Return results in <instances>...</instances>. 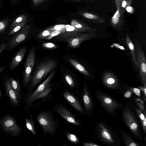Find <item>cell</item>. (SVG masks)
I'll use <instances>...</instances> for the list:
<instances>
[{
	"mask_svg": "<svg viewBox=\"0 0 146 146\" xmlns=\"http://www.w3.org/2000/svg\"><path fill=\"white\" fill-rule=\"evenodd\" d=\"M36 120L43 129L44 135L54 136L56 134L60 122L49 110H44L36 115Z\"/></svg>",
	"mask_w": 146,
	"mask_h": 146,
	"instance_id": "6da1fadb",
	"label": "cell"
},
{
	"mask_svg": "<svg viewBox=\"0 0 146 146\" xmlns=\"http://www.w3.org/2000/svg\"><path fill=\"white\" fill-rule=\"evenodd\" d=\"M57 64L56 61L51 59L41 62L35 72L26 94L32 92L38 83L56 67Z\"/></svg>",
	"mask_w": 146,
	"mask_h": 146,
	"instance_id": "7a4b0ae2",
	"label": "cell"
},
{
	"mask_svg": "<svg viewBox=\"0 0 146 146\" xmlns=\"http://www.w3.org/2000/svg\"><path fill=\"white\" fill-rule=\"evenodd\" d=\"M95 128L96 133L102 143L110 146H118L120 140L117 133L105 123L100 122Z\"/></svg>",
	"mask_w": 146,
	"mask_h": 146,
	"instance_id": "3957f363",
	"label": "cell"
},
{
	"mask_svg": "<svg viewBox=\"0 0 146 146\" xmlns=\"http://www.w3.org/2000/svg\"><path fill=\"white\" fill-rule=\"evenodd\" d=\"M96 35L94 33H81L79 32H66L60 34L58 38L67 42L70 47L75 48L78 47L83 41L93 38Z\"/></svg>",
	"mask_w": 146,
	"mask_h": 146,
	"instance_id": "277c9868",
	"label": "cell"
},
{
	"mask_svg": "<svg viewBox=\"0 0 146 146\" xmlns=\"http://www.w3.org/2000/svg\"><path fill=\"white\" fill-rule=\"evenodd\" d=\"M0 123L1 127L5 133L14 137L20 136L22 128L14 117L6 115L1 119Z\"/></svg>",
	"mask_w": 146,
	"mask_h": 146,
	"instance_id": "5b68a950",
	"label": "cell"
},
{
	"mask_svg": "<svg viewBox=\"0 0 146 146\" xmlns=\"http://www.w3.org/2000/svg\"><path fill=\"white\" fill-rule=\"evenodd\" d=\"M96 98L105 110L110 114L116 117L118 115L115 110L121 109L122 105L112 98L103 92H96Z\"/></svg>",
	"mask_w": 146,
	"mask_h": 146,
	"instance_id": "8992f818",
	"label": "cell"
},
{
	"mask_svg": "<svg viewBox=\"0 0 146 146\" xmlns=\"http://www.w3.org/2000/svg\"><path fill=\"white\" fill-rule=\"evenodd\" d=\"M35 48L33 45L28 54L24 66L23 73V82L25 87L29 86L31 81L32 72L35 63Z\"/></svg>",
	"mask_w": 146,
	"mask_h": 146,
	"instance_id": "52a82bcc",
	"label": "cell"
},
{
	"mask_svg": "<svg viewBox=\"0 0 146 146\" xmlns=\"http://www.w3.org/2000/svg\"><path fill=\"white\" fill-rule=\"evenodd\" d=\"M31 27L26 25L20 31L12 35L11 38L6 44L4 50H11L23 42L27 38Z\"/></svg>",
	"mask_w": 146,
	"mask_h": 146,
	"instance_id": "ba28073f",
	"label": "cell"
},
{
	"mask_svg": "<svg viewBox=\"0 0 146 146\" xmlns=\"http://www.w3.org/2000/svg\"><path fill=\"white\" fill-rule=\"evenodd\" d=\"M123 115L126 125L133 135L139 140L142 141L139 126L133 113L129 109L126 108L123 111Z\"/></svg>",
	"mask_w": 146,
	"mask_h": 146,
	"instance_id": "9c48e42d",
	"label": "cell"
},
{
	"mask_svg": "<svg viewBox=\"0 0 146 146\" xmlns=\"http://www.w3.org/2000/svg\"><path fill=\"white\" fill-rule=\"evenodd\" d=\"M134 47L137 66L141 81L144 86L146 87V59L145 54L137 41H136Z\"/></svg>",
	"mask_w": 146,
	"mask_h": 146,
	"instance_id": "30bf717a",
	"label": "cell"
},
{
	"mask_svg": "<svg viewBox=\"0 0 146 146\" xmlns=\"http://www.w3.org/2000/svg\"><path fill=\"white\" fill-rule=\"evenodd\" d=\"M55 73V71L53 70L48 77L39 85L35 90L26 94L25 100V109L31 107L33 104L34 100L35 97L50 85V82L54 76Z\"/></svg>",
	"mask_w": 146,
	"mask_h": 146,
	"instance_id": "8fae6325",
	"label": "cell"
},
{
	"mask_svg": "<svg viewBox=\"0 0 146 146\" xmlns=\"http://www.w3.org/2000/svg\"><path fill=\"white\" fill-rule=\"evenodd\" d=\"M53 109L55 112L69 123L74 125L82 126L81 121L63 104H56L53 106Z\"/></svg>",
	"mask_w": 146,
	"mask_h": 146,
	"instance_id": "7c38bea8",
	"label": "cell"
},
{
	"mask_svg": "<svg viewBox=\"0 0 146 146\" xmlns=\"http://www.w3.org/2000/svg\"><path fill=\"white\" fill-rule=\"evenodd\" d=\"M122 0H114L116 11L110 21L112 26L115 29L120 30L123 23L124 13L125 9L122 6Z\"/></svg>",
	"mask_w": 146,
	"mask_h": 146,
	"instance_id": "4fadbf2b",
	"label": "cell"
},
{
	"mask_svg": "<svg viewBox=\"0 0 146 146\" xmlns=\"http://www.w3.org/2000/svg\"><path fill=\"white\" fill-rule=\"evenodd\" d=\"M63 96L65 100L75 110L84 115V110L79 99L72 93L65 90L63 93Z\"/></svg>",
	"mask_w": 146,
	"mask_h": 146,
	"instance_id": "5bb4252c",
	"label": "cell"
},
{
	"mask_svg": "<svg viewBox=\"0 0 146 146\" xmlns=\"http://www.w3.org/2000/svg\"><path fill=\"white\" fill-rule=\"evenodd\" d=\"M82 97L85 114L89 116L94 110V103L85 83L84 85Z\"/></svg>",
	"mask_w": 146,
	"mask_h": 146,
	"instance_id": "9a60e30c",
	"label": "cell"
},
{
	"mask_svg": "<svg viewBox=\"0 0 146 146\" xmlns=\"http://www.w3.org/2000/svg\"><path fill=\"white\" fill-rule=\"evenodd\" d=\"M27 47V45H24L15 54L9 66L10 70H14L21 62L26 52Z\"/></svg>",
	"mask_w": 146,
	"mask_h": 146,
	"instance_id": "2e32d148",
	"label": "cell"
},
{
	"mask_svg": "<svg viewBox=\"0 0 146 146\" xmlns=\"http://www.w3.org/2000/svg\"><path fill=\"white\" fill-rule=\"evenodd\" d=\"M77 13L88 21L95 23L101 24L106 22L104 17L92 12L82 11H78Z\"/></svg>",
	"mask_w": 146,
	"mask_h": 146,
	"instance_id": "e0dca14e",
	"label": "cell"
},
{
	"mask_svg": "<svg viewBox=\"0 0 146 146\" xmlns=\"http://www.w3.org/2000/svg\"><path fill=\"white\" fill-rule=\"evenodd\" d=\"M4 85L6 94L8 97L11 104L14 106H17L19 104V101L17 99L15 93L13 89L9 78H5Z\"/></svg>",
	"mask_w": 146,
	"mask_h": 146,
	"instance_id": "ac0fdd59",
	"label": "cell"
},
{
	"mask_svg": "<svg viewBox=\"0 0 146 146\" xmlns=\"http://www.w3.org/2000/svg\"><path fill=\"white\" fill-rule=\"evenodd\" d=\"M71 25L78 29L80 32L94 33L96 29L93 28L85 23L76 19L72 20L70 23Z\"/></svg>",
	"mask_w": 146,
	"mask_h": 146,
	"instance_id": "d6986e66",
	"label": "cell"
},
{
	"mask_svg": "<svg viewBox=\"0 0 146 146\" xmlns=\"http://www.w3.org/2000/svg\"><path fill=\"white\" fill-rule=\"evenodd\" d=\"M125 41L126 44L129 50L131 55L132 61L134 65L135 70L136 72H137L138 69L135 47L132 41L130 38L129 35L127 33L126 36Z\"/></svg>",
	"mask_w": 146,
	"mask_h": 146,
	"instance_id": "ffe728a7",
	"label": "cell"
},
{
	"mask_svg": "<svg viewBox=\"0 0 146 146\" xmlns=\"http://www.w3.org/2000/svg\"><path fill=\"white\" fill-rule=\"evenodd\" d=\"M51 86V84H50L44 90L38 94L35 98L34 103L37 100L41 99V101L40 102V104L44 102L46 100L51 98L52 96L50 95V94L53 89Z\"/></svg>",
	"mask_w": 146,
	"mask_h": 146,
	"instance_id": "44dd1931",
	"label": "cell"
},
{
	"mask_svg": "<svg viewBox=\"0 0 146 146\" xmlns=\"http://www.w3.org/2000/svg\"><path fill=\"white\" fill-rule=\"evenodd\" d=\"M11 86L14 90L17 99L19 101L22 99V89L19 81L11 77L9 78Z\"/></svg>",
	"mask_w": 146,
	"mask_h": 146,
	"instance_id": "7402d4cb",
	"label": "cell"
},
{
	"mask_svg": "<svg viewBox=\"0 0 146 146\" xmlns=\"http://www.w3.org/2000/svg\"><path fill=\"white\" fill-rule=\"evenodd\" d=\"M103 81L106 85L110 87H115L117 83L115 77L109 72H107L104 74Z\"/></svg>",
	"mask_w": 146,
	"mask_h": 146,
	"instance_id": "603a6c76",
	"label": "cell"
},
{
	"mask_svg": "<svg viewBox=\"0 0 146 146\" xmlns=\"http://www.w3.org/2000/svg\"><path fill=\"white\" fill-rule=\"evenodd\" d=\"M27 116L28 117H25L26 126L34 136L37 137L35 121L33 119V114L31 113Z\"/></svg>",
	"mask_w": 146,
	"mask_h": 146,
	"instance_id": "cb8c5ba5",
	"label": "cell"
},
{
	"mask_svg": "<svg viewBox=\"0 0 146 146\" xmlns=\"http://www.w3.org/2000/svg\"><path fill=\"white\" fill-rule=\"evenodd\" d=\"M125 145L127 146H139L140 145L135 142L132 138L124 131L120 130Z\"/></svg>",
	"mask_w": 146,
	"mask_h": 146,
	"instance_id": "d4e9b609",
	"label": "cell"
},
{
	"mask_svg": "<svg viewBox=\"0 0 146 146\" xmlns=\"http://www.w3.org/2000/svg\"><path fill=\"white\" fill-rule=\"evenodd\" d=\"M69 61L72 65L81 73L87 76H90L88 72L79 62L72 59H70Z\"/></svg>",
	"mask_w": 146,
	"mask_h": 146,
	"instance_id": "484cf974",
	"label": "cell"
},
{
	"mask_svg": "<svg viewBox=\"0 0 146 146\" xmlns=\"http://www.w3.org/2000/svg\"><path fill=\"white\" fill-rule=\"evenodd\" d=\"M9 20L5 19L0 21V40L5 37L7 33Z\"/></svg>",
	"mask_w": 146,
	"mask_h": 146,
	"instance_id": "4316f807",
	"label": "cell"
},
{
	"mask_svg": "<svg viewBox=\"0 0 146 146\" xmlns=\"http://www.w3.org/2000/svg\"><path fill=\"white\" fill-rule=\"evenodd\" d=\"M28 16L25 14H22L14 20L11 24L10 29L11 30L16 26L24 21L28 20Z\"/></svg>",
	"mask_w": 146,
	"mask_h": 146,
	"instance_id": "83f0119b",
	"label": "cell"
},
{
	"mask_svg": "<svg viewBox=\"0 0 146 146\" xmlns=\"http://www.w3.org/2000/svg\"><path fill=\"white\" fill-rule=\"evenodd\" d=\"M65 134L66 138L70 142L76 145H77L79 143V139L74 134L67 131L66 132Z\"/></svg>",
	"mask_w": 146,
	"mask_h": 146,
	"instance_id": "f1b7e54d",
	"label": "cell"
},
{
	"mask_svg": "<svg viewBox=\"0 0 146 146\" xmlns=\"http://www.w3.org/2000/svg\"><path fill=\"white\" fill-rule=\"evenodd\" d=\"M65 80L66 81L69 86L71 89L75 90L76 93L75 84L74 81L72 77L68 74H66L65 75Z\"/></svg>",
	"mask_w": 146,
	"mask_h": 146,
	"instance_id": "f546056e",
	"label": "cell"
},
{
	"mask_svg": "<svg viewBox=\"0 0 146 146\" xmlns=\"http://www.w3.org/2000/svg\"><path fill=\"white\" fill-rule=\"evenodd\" d=\"M27 22V20L26 21L16 26L10 30L9 33L8 35H12L20 31L26 25Z\"/></svg>",
	"mask_w": 146,
	"mask_h": 146,
	"instance_id": "4dcf8cb0",
	"label": "cell"
},
{
	"mask_svg": "<svg viewBox=\"0 0 146 146\" xmlns=\"http://www.w3.org/2000/svg\"><path fill=\"white\" fill-rule=\"evenodd\" d=\"M53 31L47 28L40 33L37 35V38L39 39H46Z\"/></svg>",
	"mask_w": 146,
	"mask_h": 146,
	"instance_id": "1f68e13d",
	"label": "cell"
},
{
	"mask_svg": "<svg viewBox=\"0 0 146 146\" xmlns=\"http://www.w3.org/2000/svg\"><path fill=\"white\" fill-rule=\"evenodd\" d=\"M65 32H66V31L65 29L54 31L47 37L46 39L47 40H50L54 37L60 35Z\"/></svg>",
	"mask_w": 146,
	"mask_h": 146,
	"instance_id": "d6a6232c",
	"label": "cell"
},
{
	"mask_svg": "<svg viewBox=\"0 0 146 146\" xmlns=\"http://www.w3.org/2000/svg\"><path fill=\"white\" fill-rule=\"evenodd\" d=\"M135 110L137 114L139 116L142 123L145 118L146 117V115L145 114V115L141 110L137 108H136Z\"/></svg>",
	"mask_w": 146,
	"mask_h": 146,
	"instance_id": "836d02e7",
	"label": "cell"
},
{
	"mask_svg": "<svg viewBox=\"0 0 146 146\" xmlns=\"http://www.w3.org/2000/svg\"><path fill=\"white\" fill-rule=\"evenodd\" d=\"M65 25H56L54 26L48 28L53 31L57 30H60L64 29Z\"/></svg>",
	"mask_w": 146,
	"mask_h": 146,
	"instance_id": "e575fe53",
	"label": "cell"
},
{
	"mask_svg": "<svg viewBox=\"0 0 146 146\" xmlns=\"http://www.w3.org/2000/svg\"><path fill=\"white\" fill-rule=\"evenodd\" d=\"M132 3V0H122V6L125 9V8L126 7L129 6H130Z\"/></svg>",
	"mask_w": 146,
	"mask_h": 146,
	"instance_id": "d590c367",
	"label": "cell"
},
{
	"mask_svg": "<svg viewBox=\"0 0 146 146\" xmlns=\"http://www.w3.org/2000/svg\"><path fill=\"white\" fill-rule=\"evenodd\" d=\"M42 45L44 47L48 48H54L57 47L55 44L50 42L44 43Z\"/></svg>",
	"mask_w": 146,
	"mask_h": 146,
	"instance_id": "8d00e7d4",
	"label": "cell"
},
{
	"mask_svg": "<svg viewBox=\"0 0 146 146\" xmlns=\"http://www.w3.org/2000/svg\"><path fill=\"white\" fill-rule=\"evenodd\" d=\"M33 4L35 6H37L44 3L47 0H32Z\"/></svg>",
	"mask_w": 146,
	"mask_h": 146,
	"instance_id": "74e56055",
	"label": "cell"
},
{
	"mask_svg": "<svg viewBox=\"0 0 146 146\" xmlns=\"http://www.w3.org/2000/svg\"><path fill=\"white\" fill-rule=\"evenodd\" d=\"M126 11L128 13L132 14L134 12L135 9L134 7L130 6H129L126 7L125 8Z\"/></svg>",
	"mask_w": 146,
	"mask_h": 146,
	"instance_id": "f35d334b",
	"label": "cell"
},
{
	"mask_svg": "<svg viewBox=\"0 0 146 146\" xmlns=\"http://www.w3.org/2000/svg\"><path fill=\"white\" fill-rule=\"evenodd\" d=\"M115 47L118 48L119 49L121 50H126V49L123 46L120 45L119 44L117 43H113L111 45L110 47L111 48H113Z\"/></svg>",
	"mask_w": 146,
	"mask_h": 146,
	"instance_id": "ab89813d",
	"label": "cell"
},
{
	"mask_svg": "<svg viewBox=\"0 0 146 146\" xmlns=\"http://www.w3.org/2000/svg\"><path fill=\"white\" fill-rule=\"evenodd\" d=\"M6 44V41L3 42L0 44V55L4 50Z\"/></svg>",
	"mask_w": 146,
	"mask_h": 146,
	"instance_id": "60d3db41",
	"label": "cell"
},
{
	"mask_svg": "<svg viewBox=\"0 0 146 146\" xmlns=\"http://www.w3.org/2000/svg\"><path fill=\"white\" fill-rule=\"evenodd\" d=\"M83 145L84 146H98V145L96 144L88 142H84L83 143Z\"/></svg>",
	"mask_w": 146,
	"mask_h": 146,
	"instance_id": "b9f144b4",
	"label": "cell"
},
{
	"mask_svg": "<svg viewBox=\"0 0 146 146\" xmlns=\"http://www.w3.org/2000/svg\"><path fill=\"white\" fill-rule=\"evenodd\" d=\"M132 88V89L135 94L137 96H140V90L138 88Z\"/></svg>",
	"mask_w": 146,
	"mask_h": 146,
	"instance_id": "7bdbcfd3",
	"label": "cell"
},
{
	"mask_svg": "<svg viewBox=\"0 0 146 146\" xmlns=\"http://www.w3.org/2000/svg\"><path fill=\"white\" fill-rule=\"evenodd\" d=\"M131 91H127L125 92L124 95V96L126 98H129L131 97Z\"/></svg>",
	"mask_w": 146,
	"mask_h": 146,
	"instance_id": "ee69618b",
	"label": "cell"
},
{
	"mask_svg": "<svg viewBox=\"0 0 146 146\" xmlns=\"http://www.w3.org/2000/svg\"><path fill=\"white\" fill-rule=\"evenodd\" d=\"M137 104L139 108L140 109L142 110L143 111H144V107L142 104L139 103L138 102H137Z\"/></svg>",
	"mask_w": 146,
	"mask_h": 146,
	"instance_id": "f6af8a7d",
	"label": "cell"
},
{
	"mask_svg": "<svg viewBox=\"0 0 146 146\" xmlns=\"http://www.w3.org/2000/svg\"><path fill=\"white\" fill-rule=\"evenodd\" d=\"M139 88L141 91H143L145 95L146 96V87H139Z\"/></svg>",
	"mask_w": 146,
	"mask_h": 146,
	"instance_id": "bcb514c9",
	"label": "cell"
},
{
	"mask_svg": "<svg viewBox=\"0 0 146 146\" xmlns=\"http://www.w3.org/2000/svg\"><path fill=\"white\" fill-rule=\"evenodd\" d=\"M7 65H6L0 68V73L3 72L6 68Z\"/></svg>",
	"mask_w": 146,
	"mask_h": 146,
	"instance_id": "7dc6e473",
	"label": "cell"
},
{
	"mask_svg": "<svg viewBox=\"0 0 146 146\" xmlns=\"http://www.w3.org/2000/svg\"><path fill=\"white\" fill-rule=\"evenodd\" d=\"M74 1H89L91 2H94V0H71Z\"/></svg>",
	"mask_w": 146,
	"mask_h": 146,
	"instance_id": "c3c4849f",
	"label": "cell"
},
{
	"mask_svg": "<svg viewBox=\"0 0 146 146\" xmlns=\"http://www.w3.org/2000/svg\"><path fill=\"white\" fill-rule=\"evenodd\" d=\"M17 0H10L11 3H14L15 2H16V1Z\"/></svg>",
	"mask_w": 146,
	"mask_h": 146,
	"instance_id": "681fc988",
	"label": "cell"
},
{
	"mask_svg": "<svg viewBox=\"0 0 146 146\" xmlns=\"http://www.w3.org/2000/svg\"><path fill=\"white\" fill-rule=\"evenodd\" d=\"M111 0V1H112V3L113 4L114 7H115V2H114V0Z\"/></svg>",
	"mask_w": 146,
	"mask_h": 146,
	"instance_id": "f907efd6",
	"label": "cell"
},
{
	"mask_svg": "<svg viewBox=\"0 0 146 146\" xmlns=\"http://www.w3.org/2000/svg\"><path fill=\"white\" fill-rule=\"evenodd\" d=\"M1 90L0 89V98H1Z\"/></svg>",
	"mask_w": 146,
	"mask_h": 146,
	"instance_id": "816d5d0a",
	"label": "cell"
},
{
	"mask_svg": "<svg viewBox=\"0 0 146 146\" xmlns=\"http://www.w3.org/2000/svg\"><path fill=\"white\" fill-rule=\"evenodd\" d=\"M1 7H2V4H1V1H0V8H1Z\"/></svg>",
	"mask_w": 146,
	"mask_h": 146,
	"instance_id": "f5cc1de1",
	"label": "cell"
},
{
	"mask_svg": "<svg viewBox=\"0 0 146 146\" xmlns=\"http://www.w3.org/2000/svg\"><path fill=\"white\" fill-rule=\"evenodd\" d=\"M94 1H99V0H94Z\"/></svg>",
	"mask_w": 146,
	"mask_h": 146,
	"instance_id": "db71d44e",
	"label": "cell"
}]
</instances>
